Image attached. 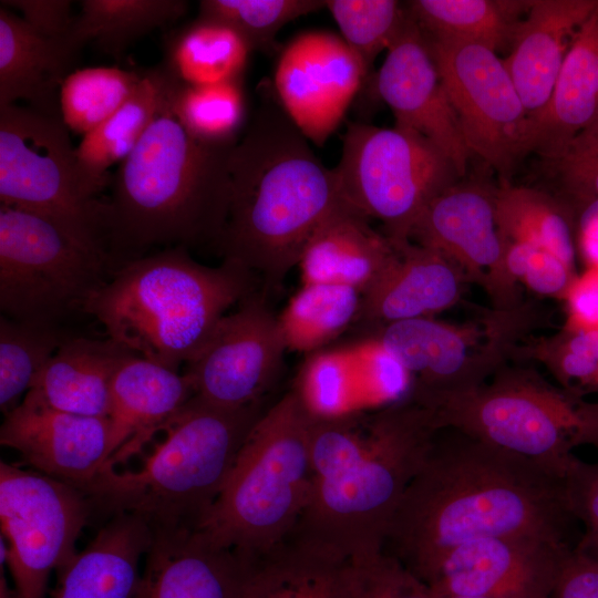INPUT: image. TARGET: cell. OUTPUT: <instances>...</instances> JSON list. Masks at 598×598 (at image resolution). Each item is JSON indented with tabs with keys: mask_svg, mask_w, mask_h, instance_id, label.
Masks as SVG:
<instances>
[{
	"mask_svg": "<svg viewBox=\"0 0 598 598\" xmlns=\"http://www.w3.org/2000/svg\"><path fill=\"white\" fill-rule=\"evenodd\" d=\"M262 404L223 409L192 396L134 470L107 468L82 492L153 528H196L218 496Z\"/></svg>",
	"mask_w": 598,
	"mask_h": 598,
	"instance_id": "obj_6",
	"label": "cell"
},
{
	"mask_svg": "<svg viewBox=\"0 0 598 598\" xmlns=\"http://www.w3.org/2000/svg\"><path fill=\"white\" fill-rule=\"evenodd\" d=\"M408 396L432 410L441 431L517 454L561 478L574 448L598 451V402L551 385L530 368L506 363L480 386Z\"/></svg>",
	"mask_w": 598,
	"mask_h": 598,
	"instance_id": "obj_8",
	"label": "cell"
},
{
	"mask_svg": "<svg viewBox=\"0 0 598 598\" xmlns=\"http://www.w3.org/2000/svg\"><path fill=\"white\" fill-rule=\"evenodd\" d=\"M495 188L457 181L423 209L410 240L455 262L470 282L486 291L493 309L513 310L525 302L506 266V241L495 218Z\"/></svg>",
	"mask_w": 598,
	"mask_h": 598,
	"instance_id": "obj_16",
	"label": "cell"
},
{
	"mask_svg": "<svg viewBox=\"0 0 598 598\" xmlns=\"http://www.w3.org/2000/svg\"><path fill=\"white\" fill-rule=\"evenodd\" d=\"M431 591V590H430ZM432 597L433 598H485V597H460V596H444V595H439V594H434L432 592Z\"/></svg>",
	"mask_w": 598,
	"mask_h": 598,
	"instance_id": "obj_51",
	"label": "cell"
},
{
	"mask_svg": "<svg viewBox=\"0 0 598 598\" xmlns=\"http://www.w3.org/2000/svg\"><path fill=\"white\" fill-rule=\"evenodd\" d=\"M547 598H598V561L574 547L564 558Z\"/></svg>",
	"mask_w": 598,
	"mask_h": 598,
	"instance_id": "obj_47",
	"label": "cell"
},
{
	"mask_svg": "<svg viewBox=\"0 0 598 598\" xmlns=\"http://www.w3.org/2000/svg\"><path fill=\"white\" fill-rule=\"evenodd\" d=\"M342 39L370 78L379 53L388 50L411 20L406 4L394 0H326Z\"/></svg>",
	"mask_w": 598,
	"mask_h": 598,
	"instance_id": "obj_40",
	"label": "cell"
},
{
	"mask_svg": "<svg viewBox=\"0 0 598 598\" xmlns=\"http://www.w3.org/2000/svg\"><path fill=\"white\" fill-rule=\"evenodd\" d=\"M563 482L568 511L582 525L575 548L598 561V461L576 456Z\"/></svg>",
	"mask_w": 598,
	"mask_h": 598,
	"instance_id": "obj_45",
	"label": "cell"
},
{
	"mask_svg": "<svg viewBox=\"0 0 598 598\" xmlns=\"http://www.w3.org/2000/svg\"><path fill=\"white\" fill-rule=\"evenodd\" d=\"M472 152L503 178L532 152L533 123L496 52L424 37Z\"/></svg>",
	"mask_w": 598,
	"mask_h": 598,
	"instance_id": "obj_14",
	"label": "cell"
},
{
	"mask_svg": "<svg viewBox=\"0 0 598 598\" xmlns=\"http://www.w3.org/2000/svg\"><path fill=\"white\" fill-rule=\"evenodd\" d=\"M245 598H352L349 563L286 538L255 558Z\"/></svg>",
	"mask_w": 598,
	"mask_h": 598,
	"instance_id": "obj_31",
	"label": "cell"
},
{
	"mask_svg": "<svg viewBox=\"0 0 598 598\" xmlns=\"http://www.w3.org/2000/svg\"><path fill=\"white\" fill-rule=\"evenodd\" d=\"M133 598H245L255 558L190 527H156Z\"/></svg>",
	"mask_w": 598,
	"mask_h": 598,
	"instance_id": "obj_21",
	"label": "cell"
},
{
	"mask_svg": "<svg viewBox=\"0 0 598 598\" xmlns=\"http://www.w3.org/2000/svg\"><path fill=\"white\" fill-rule=\"evenodd\" d=\"M107 417L71 414L22 399L4 415L0 444L17 451L23 463L81 491L109 460Z\"/></svg>",
	"mask_w": 598,
	"mask_h": 598,
	"instance_id": "obj_20",
	"label": "cell"
},
{
	"mask_svg": "<svg viewBox=\"0 0 598 598\" xmlns=\"http://www.w3.org/2000/svg\"><path fill=\"white\" fill-rule=\"evenodd\" d=\"M564 299L568 316L565 327L598 332V268L587 267L577 275Z\"/></svg>",
	"mask_w": 598,
	"mask_h": 598,
	"instance_id": "obj_48",
	"label": "cell"
},
{
	"mask_svg": "<svg viewBox=\"0 0 598 598\" xmlns=\"http://www.w3.org/2000/svg\"><path fill=\"white\" fill-rule=\"evenodd\" d=\"M69 336L60 326L0 317V409L6 415L28 393L47 362Z\"/></svg>",
	"mask_w": 598,
	"mask_h": 598,
	"instance_id": "obj_38",
	"label": "cell"
},
{
	"mask_svg": "<svg viewBox=\"0 0 598 598\" xmlns=\"http://www.w3.org/2000/svg\"><path fill=\"white\" fill-rule=\"evenodd\" d=\"M250 52L248 42L234 28L197 17L168 34L161 66L181 84H216L241 80Z\"/></svg>",
	"mask_w": 598,
	"mask_h": 598,
	"instance_id": "obj_32",
	"label": "cell"
},
{
	"mask_svg": "<svg viewBox=\"0 0 598 598\" xmlns=\"http://www.w3.org/2000/svg\"><path fill=\"white\" fill-rule=\"evenodd\" d=\"M91 501L34 470L0 462V524L18 598H47L48 584L78 551Z\"/></svg>",
	"mask_w": 598,
	"mask_h": 598,
	"instance_id": "obj_13",
	"label": "cell"
},
{
	"mask_svg": "<svg viewBox=\"0 0 598 598\" xmlns=\"http://www.w3.org/2000/svg\"><path fill=\"white\" fill-rule=\"evenodd\" d=\"M533 1L413 0L406 8L422 34L430 39L476 44L494 52L511 47Z\"/></svg>",
	"mask_w": 598,
	"mask_h": 598,
	"instance_id": "obj_33",
	"label": "cell"
},
{
	"mask_svg": "<svg viewBox=\"0 0 598 598\" xmlns=\"http://www.w3.org/2000/svg\"><path fill=\"white\" fill-rule=\"evenodd\" d=\"M361 302L353 287L303 283L278 316L287 350L310 352L329 343L357 322Z\"/></svg>",
	"mask_w": 598,
	"mask_h": 598,
	"instance_id": "obj_36",
	"label": "cell"
},
{
	"mask_svg": "<svg viewBox=\"0 0 598 598\" xmlns=\"http://www.w3.org/2000/svg\"><path fill=\"white\" fill-rule=\"evenodd\" d=\"M257 277L223 260L209 267L186 247L120 265L90 301L107 337L144 359L179 371L204 347L233 306L255 292Z\"/></svg>",
	"mask_w": 598,
	"mask_h": 598,
	"instance_id": "obj_5",
	"label": "cell"
},
{
	"mask_svg": "<svg viewBox=\"0 0 598 598\" xmlns=\"http://www.w3.org/2000/svg\"><path fill=\"white\" fill-rule=\"evenodd\" d=\"M80 49L42 37L0 6V105L28 107L61 118L60 89Z\"/></svg>",
	"mask_w": 598,
	"mask_h": 598,
	"instance_id": "obj_26",
	"label": "cell"
},
{
	"mask_svg": "<svg viewBox=\"0 0 598 598\" xmlns=\"http://www.w3.org/2000/svg\"><path fill=\"white\" fill-rule=\"evenodd\" d=\"M344 200L382 223L394 241L410 240L427 204L460 179L454 164L419 133L349 124L334 167Z\"/></svg>",
	"mask_w": 598,
	"mask_h": 598,
	"instance_id": "obj_11",
	"label": "cell"
},
{
	"mask_svg": "<svg viewBox=\"0 0 598 598\" xmlns=\"http://www.w3.org/2000/svg\"><path fill=\"white\" fill-rule=\"evenodd\" d=\"M168 100L178 122L198 142L233 147L240 138L247 113L241 80L185 85L168 76Z\"/></svg>",
	"mask_w": 598,
	"mask_h": 598,
	"instance_id": "obj_37",
	"label": "cell"
},
{
	"mask_svg": "<svg viewBox=\"0 0 598 598\" xmlns=\"http://www.w3.org/2000/svg\"><path fill=\"white\" fill-rule=\"evenodd\" d=\"M130 352L110 338L69 336L24 399L71 414L107 417L114 375Z\"/></svg>",
	"mask_w": 598,
	"mask_h": 598,
	"instance_id": "obj_27",
	"label": "cell"
},
{
	"mask_svg": "<svg viewBox=\"0 0 598 598\" xmlns=\"http://www.w3.org/2000/svg\"><path fill=\"white\" fill-rule=\"evenodd\" d=\"M574 545L536 537H487L464 543L424 582L444 596L547 598Z\"/></svg>",
	"mask_w": 598,
	"mask_h": 598,
	"instance_id": "obj_18",
	"label": "cell"
},
{
	"mask_svg": "<svg viewBox=\"0 0 598 598\" xmlns=\"http://www.w3.org/2000/svg\"><path fill=\"white\" fill-rule=\"evenodd\" d=\"M233 147L209 146L186 132L171 109L167 81L159 111L112 177L111 255L213 245L229 212Z\"/></svg>",
	"mask_w": 598,
	"mask_h": 598,
	"instance_id": "obj_4",
	"label": "cell"
},
{
	"mask_svg": "<svg viewBox=\"0 0 598 598\" xmlns=\"http://www.w3.org/2000/svg\"><path fill=\"white\" fill-rule=\"evenodd\" d=\"M513 358L540 362L563 390L584 398L598 372V332L565 327L555 336L517 344Z\"/></svg>",
	"mask_w": 598,
	"mask_h": 598,
	"instance_id": "obj_41",
	"label": "cell"
},
{
	"mask_svg": "<svg viewBox=\"0 0 598 598\" xmlns=\"http://www.w3.org/2000/svg\"><path fill=\"white\" fill-rule=\"evenodd\" d=\"M114 257L55 221L0 204V309L14 320L60 326L85 313Z\"/></svg>",
	"mask_w": 598,
	"mask_h": 598,
	"instance_id": "obj_9",
	"label": "cell"
},
{
	"mask_svg": "<svg viewBox=\"0 0 598 598\" xmlns=\"http://www.w3.org/2000/svg\"><path fill=\"white\" fill-rule=\"evenodd\" d=\"M598 118V8L575 33L551 97L533 123L532 152L556 162Z\"/></svg>",
	"mask_w": 598,
	"mask_h": 598,
	"instance_id": "obj_29",
	"label": "cell"
},
{
	"mask_svg": "<svg viewBox=\"0 0 598 598\" xmlns=\"http://www.w3.org/2000/svg\"><path fill=\"white\" fill-rule=\"evenodd\" d=\"M153 538L141 516L117 513L56 570L50 598H133Z\"/></svg>",
	"mask_w": 598,
	"mask_h": 598,
	"instance_id": "obj_25",
	"label": "cell"
},
{
	"mask_svg": "<svg viewBox=\"0 0 598 598\" xmlns=\"http://www.w3.org/2000/svg\"><path fill=\"white\" fill-rule=\"evenodd\" d=\"M143 72L91 66L71 72L60 89L61 120L69 131L87 134L134 93Z\"/></svg>",
	"mask_w": 598,
	"mask_h": 598,
	"instance_id": "obj_39",
	"label": "cell"
},
{
	"mask_svg": "<svg viewBox=\"0 0 598 598\" xmlns=\"http://www.w3.org/2000/svg\"><path fill=\"white\" fill-rule=\"evenodd\" d=\"M440 431L432 410L409 396L377 410L312 413L309 496L287 538L347 563L382 553Z\"/></svg>",
	"mask_w": 598,
	"mask_h": 598,
	"instance_id": "obj_2",
	"label": "cell"
},
{
	"mask_svg": "<svg viewBox=\"0 0 598 598\" xmlns=\"http://www.w3.org/2000/svg\"><path fill=\"white\" fill-rule=\"evenodd\" d=\"M375 84L380 97L395 117V125L414 131L433 143L463 177L472 152L423 34L412 17L388 49Z\"/></svg>",
	"mask_w": 598,
	"mask_h": 598,
	"instance_id": "obj_19",
	"label": "cell"
},
{
	"mask_svg": "<svg viewBox=\"0 0 598 598\" xmlns=\"http://www.w3.org/2000/svg\"><path fill=\"white\" fill-rule=\"evenodd\" d=\"M536 316L525 303L513 310L493 309L463 324L432 317L398 321L369 337L408 372L409 393L460 392L482 385L505 365Z\"/></svg>",
	"mask_w": 598,
	"mask_h": 598,
	"instance_id": "obj_12",
	"label": "cell"
},
{
	"mask_svg": "<svg viewBox=\"0 0 598 598\" xmlns=\"http://www.w3.org/2000/svg\"><path fill=\"white\" fill-rule=\"evenodd\" d=\"M167 81L161 65L144 71L131 97L83 135L75 155L82 179L94 195L99 196L112 179L109 168L131 154L153 122L165 100Z\"/></svg>",
	"mask_w": 598,
	"mask_h": 598,
	"instance_id": "obj_30",
	"label": "cell"
},
{
	"mask_svg": "<svg viewBox=\"0 0 598 598\" xmlns=\"http://www.w3.org/2000/svg\"><path fill=\"white\" fill-rule=\"evenodd\" d=\"M395 244L348 203L307 243L299 260L303 283L343 285L363 292L386 266Z\"/></svg>",
	"mask_w": 598,
	"mask_h": 598,
	"instance_id": "obj_28",
	"label": "cell"
},
{
	"mask_svg": "<svg viewBox=\"0 0 598 598\" xmlns=\"http://www.w3.org/2000/svg\"><path fill=\"white\" fill-rule=\"evenodd\" d=\"M598 0H535L504 65L532 121L546 109L570 42Z\"/></svg>",
	"mask_w": 598,
	"mask_h": 598,
	"instance_id": "obj_24",
	"label": "cell"
},
{
	"mask_svg": "<svg viewBox=\"0 0 598 598\" xmlns=\"http://www.w3.org/2000/svg\"><path fill=\"white\" fill-rule=\"evenodd\" d=\"M322 8L326 0H203L198 17L230 25L251 51H267L283 25Z\"/></svg>",
	"mask_w": 598,
	"mask_h": 598,
	"instance_id": "obj_42",
	"label": "cell"
},
{
	"mask_svg": "<svg viewBox=\"0 0 598 598\" xmlns=\"http://www.w3.org/2000/svg\"><path fill=\"white\" fill-rule=\"evenodd\" d=\"M432 446L389 526L383 553L423 582L446 554L481 538L576 546L564 482L538 464L454 430Z\"/></svg>",
	"mask_w": 598,
	"mask_h": 598,
	"instance_id": "obj_1",
	"label": "cell"
},
{
	"mask_svg": "<svg viewBox=\"0 0 598 598\" xmlns=\"http://www.w3.org/2000/svg\"><path fill=\"white\" fill-rule=\"evenodd\" d=\"M192 396L183 372L130 352L112 382L109 460L103 470L116 468L142 453Z\"/></svg>",
	"mask_w": 598,
	"mask_h": 598,
	"instance_id": "obj_23",
	"label": "cell"
},
{
	"mask_svg": "<svg viewBox=\"0 0 598 598\" xmlns=\"http://www.w3.org/2000/svg\"><path fill=\"white\" fill-rule=\"evenodd\" d=\"M311 420L297 389L266 409L196 529L214 545L251 558L285 540L309 496Z\"/></svg>",
	"mask_w": 598,
	"mask_h": 598,
	"instance_id": "obj_7",
	"label": "cell"
},
{
	"mask_svg": "<svg viewBox=\"0 0 598 598\" xmlns=\"http://www.w3.org/2000/svg\"><path fill=\"white\" fill-rule=\"evenodd\" d=\"M0 3L18 11L22 20L42 37L76 47L73 43L76 16L72 13V1L2 0Z\"/></svg>",
	"mask_w": 598,
	"mask_h": 598,
	"instance_id": "obj_46",
	"label": "cell"
},
{
	"mask_svg": "<svg viewBox=\"0 0 598 598\" xmlns=\"http://www.w3.org/2000/svg\"><path fill=\"white\" fill-rule=\"evenodd\" d=\"M187 6L182 0H84L73 43L81 49L93 41L103 52L118 58L138 39L183 17Z\"/></svg>",
	"mask_w": 598,
	"mask_h": 598,
	"instance_id": "obj_35",
	"label": "cell"
},
{
	"mask_svg": "<svg viewBox=\"0 0 598 598\" xmlns=\"http://www.w3.org/2000/svg\"><path fill=\"white\" fill-rule=\"evenodd\" d=\"M577 243L587 267L598 268V199L578 208Z\"/></svg>",
	"mask_w": 598,
	"mask_h": 598,
	"instance_id": "obj_49",
	"label": "cell"
},
{
	"mask_svg": "<svg viewBox=\"0 0 598 598\" xmlns=\"http://www.w3.org/2000/svg\"><path fill=\"white\" fill-rule=\"evenodd\" d=\"M352 598H433L430 588L383 551L349 561Z\"/></svg>",
	"mask_w": 598,
	"mask_h": 598,
	"instance_id": "obj_43",
	"label": "cell"
},
{
	"mask_svg": "<svg viewBox=\"0 0 598 598\" xmlns=\"http://www.w3.org/2000/svg\"><path fill=\"white\" fill-rule=\"evenodd\" d=\"M505 260L517 282L542 296L564 299L577 276L575 267L555 254L527 244L506 241Z\"/></svg>",
	"mask_w": 598,
	"mask_h": 598,
	"instance_id": "obj_44",
	"label": "cell"
},
{
	"mask_svg": "<svg viewBox=\"0 0 598 598\" xmlns=\"http://www.w3.org/2000/svg\"><path fill=\"white\" fill-rule=\"evenodd\" d=\"M274 80L287 115L309 142L321 146L341 123L367 76L342 38L307 31L282 50Z\"/></svg>",
	"mask_w": 598,
	"mask_h": 598,
	"instance_id": "obj_17",
	"label": "cell"
},
{
	"mask_svg": "<svg viewBox=\"0 0 598 598\" xmlns=\"http://www.w3.org/2000/svg\"><path fill=\"white\" fill-rule=\"evenodd\" d=\"M259 96L230 152L229 212L212 246L274 289L299 264L319 226L347 202L336 169L317 157L267 85Z\"/></svg>",
	"mask_w": 598,
	"mask_h": 598,
	"instance_id": "obj_3",
	"label": "cell"
},
{
	"mask_svg": "<svg viewBox=\"0 0 598 598\" xmlns=\"http://www.w3.org/2000/svg\"><path fill=\"white\" fill-rule=\"evenodd\" d=\"M394 244L393 256L362 292L355 323L364 324L369 333L452 308L470 282L466 274L439 251L411 240Z\"/></svg>",
	"mask_w": 598,
	"mask_h": 598,
	"instance_id": "obj_22",
	"label": "cell"
},
{
	"mask_svg": "<svg viewBox=\"0 0 598 598\" xmlns=\"http://www.w3.org/2000/svg\"><path fill=\"white\" fill-rule=\"evenodd\" d=\"M0 204L40 214L110 252L109 203L82 179L61 118L0 105Z\"/></svg>",
	"mask_w": 598,
	"mask_h": 598,
	"instance_id": "obj_10",
	"label": "cell"
},
{
	"mask_svg": "<svg viewBox=\"0 0 598 598\" xmlns=\"http://www.w3.org/2000/svg\"><path fill=\"white\" fill-rule=\"evenodd\" d=\"M589 393H596L598 394V372L596 373L594 380L591 381L589 388H588V391H587V394Z\"/></svg>",
	"mask_w": 598,
	"mask_h": 598,
	"instance_id": "obj_50",
	"label": "cell"
},
{
	"mask_svg": "<svg viewBox=\"0 0 598 598\" xmlns=\"http://www.w3.org/2000/svg\"><path fill=\"white\" fill-rule=\"evenodd\" d=\"M495 218L505 241L546 249L575 267L576 213L565 199L505 183L495 188Z\"/></svg>",
	"mask_w": 598,
	"mask_h": 598,
	"instance_id": "obj_34",
	"label": "cell"
},
{
	"mask_svg": "<svg viewBox=\"0 0 598 598\" xmlns=\"http://www.w3.org/2000/svg\"><path fill=\"white\" fill-rule=\"evenodd\" d=\"M286 350L278 317L255 291L221 318L183 374L193 396L223 409H243L261 403Z\"/></svg>",
	"mask_w": 598,
	"mask_h": 598,
	"instance_id": "obj_15",
	"label": "cell"
}]
</instances>
